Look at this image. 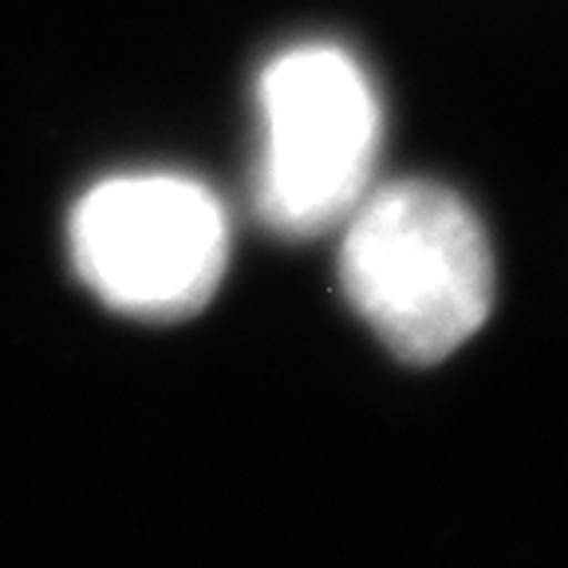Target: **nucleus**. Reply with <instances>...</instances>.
<instances>
[{"label":"nucleus","instance_id":"1","mask_svg":"<svg viewBox=\"0 0 568 568\" xmlns=\"http://www.w3.org/2000/svg\"><path fill=\"white\" fill-rule=\"evenodd\" d=\"M339 281L399 359L438 364L494 308V248L454 190L407 178L367 190L347 213Z\"/></svg>","mask_w":568,"mask_h":568},{"label":"nucleus","instance_id":"2","mask_svg":"<svg viewBox=\"0 0 568 568\" xmlns=\"http://www.w3.org/2000/svg\"><path fill=\"white\" fill-rule=\"evenodd\" d=\"M265 154L253 205L268 233L308 241L347 222L372 190L379 99L336 44H296L261 71Z\"/></svg>","mask_w":568,"mask_h":568},{"label":"nucleus","instance_id":"3","mask_svg":"<svg viewBox=\"0 0 568 568\" xmlns=\"http://www.w3.org/2000/svg\"><path fill=\"white\" fill-rule=\"evenodd\" d=\"M68 237L83 284L139 320L202 312L230 265L222 202L186 174L106 178L80 197Z\"/></svg>","mask_w":568,"mask_h":568}]
</instances>
